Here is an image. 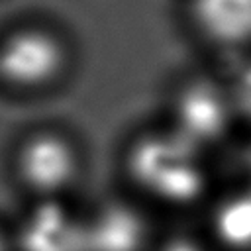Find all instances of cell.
<instances>
[{
	"mask_svg": "<svg viewBox=\"0 0 251 251\" xmlns=\"http://www.w3.org/2000/svg\"><path fill=\"white\" fill-rule=\"evenodd\" d=\"M0 251H6V243H4V237L0 235Z\"/></svg>",
	"mask_w": 251,
	"mask_h": 251,
	"instance_id": "obj_12",
	"label": "cell"
},
{
	"mask_svg": "<svg viewBox=\"0 0 251 251\" xmlns=\"http://www.w3.org/2000/svg\"><path fill=\"white\" fill-rule=\"evenodd\" d=\"M235 126L241 135H251V53L226 61L222 71Z\"/></svg>",
	"mask_w": 251,
	"mask_h": 251,
	"instance_id": "obj_9",
	"label": "cell"
},
{
	"mask_svg": "<svg viewBox=\"0 0 251 251\" xmlns=\"http://www.w3.org/2000/svg\"><path fill=\"white\" fill-rule=\"evenodd\" d=\"M198 37L226 61L251 53V0H186Z\"/></svg>",
	"mask_w": 251,
	"mask_h": 251,
	"instance_id": "obj_5",
	"label": "cell"
},
{
	"mask_svg": "<svg viewBox=\"0 0 251 251\" xmlns=\"http://www.w3.org/2000/svg\"><path fill=\"white\" fill-rule=\"evenodd\" d=\"M88 227V251H139L145 224L127 206L106 208Z\"/></svg>",
	"mask_w": 251,
	"mask_h": 251,
	"instance_id": "obj_8",
	"label": "cell"
},
{
	"mask_svg": "<svg viewBox=\"0 0 251 251\" xmlns=\"http://www.w3.org/2000/svg\"><path fill=\"white\" fill-rule=\"evenodd\" d=\"M129 169L139 186L175 206L194 204L210 190L208 153L171 127L139 139L131 149Z\"/></svg>",
	"mask_w": 251,
	"mask_h": 251,
	"instance_id": "obj_1",
	"label": "cell"
},
{
	"mask_svg": "<svg viewBox=\"0 0 251 251\" xmlns=\"http://www.w3.org/2000/svg\"><path fill=\"white\" fill-rule=\"evenodd\" d=\"M22 247L24 251H88V227L59 204L47 202L25 222Z\"/></svg>",
	"mask_w": 251,
	"mask_h": 251,
	"instance_id": "obj_7",
	"label": "cell"
},
{
	"mask_svg": "<svg viewBox=\"0 0 251 251\" xmlns=\"http://www.w3.org/2000/svg\"><path fill=\"white\" fill-rule=\"evenodd\" d=\"M208 229L220 251H251V184L235 180L216 196Z\"/></svg>",
	"mask_w": 251,
	"mask_h": 251,
	"instance_id": "obj_6",
	"label": "cell"
},
{
	"mask_svg": "<svg viewBox=\"0 0 251 251\" xmlns=\"http://www.w3.org/2000/svg\"><path fill=\"white\" fill-rule=\"evenodd\" d=\"M235 165V180L251 184V135H241L229 147Z\"/></svg>",
	"mask_w": 251,
	"mask_h": 251,
	"instance_id": "obj_10",
	"label": "cell"
},
{
	"mask_svg": "<svg viewBox=\"0 0 251 251\" xmlns=\"http://www.w3.org/2000/svg\"><path fill=\"white\" fill-rule=\"evenodd\" d=\"M67 63L63 41L43 27H20L0 41V78L20 90L51 84Z\"/></svg>",
	"mask_w": 251,
	"mask_h": 251,
	"instance_id": "obj_3",
	"label": "cell"
},
{
	"mask_svg": "<svg viewBox=\"0 0 251 251\" xmlns=\"http://www.w3.org/2000/svg\"><path fill=\"white\" fill-rule=\"evenodd\" d=\"M163 251H204V245L192 237H175L163 247Z\"/></svg>",
	"mask_w": 251,
	"mask_h": 251,
	"instance_id": "obj_11",
	"label": "cell"
},
{
	"mask_svg": "<svg viewBox=\"0 0 251 251\" xmlns=\"http://www.w3.org/2000/svg\"><path fill=\"white\" fill-rule=\"evenodd\" d=\"M169 127L208 155L237 141L239 131L222 73L196 75L180 84L173 96Z\"/></svg>",
	"mask_w": 251,
	"mask_h": 251,
	"instance_id": "obj_2",
	"label": "cell"
},
{
	"mask_svg": "<svg viewBox=\"0 0 251 251\" xmlns=\"http://www.w3.org/2000/svg\"><path fill=\"white\" fill-rule=\"evenodd\" d=\"M16 169L33 192L53 194L67 188L76 176L78 153L67 137L55 131H39L20 145Z\"/></svg>",
	"mask_w": 251,
	"mask_h": 251,
	"instance_id": "obj_4",
	"label": "cell"
}]
</instances>
